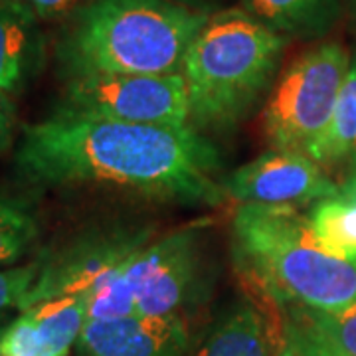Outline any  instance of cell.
I'll return each mask as SVG.
<instances>
[{"instance_id": "cell-11", "label": "cell", "mask_w": 356, "mask_h": 356, "mask_svg": "<svg viewBox=\"0 0 356 356\" xmlns=\"http://www.w3.org/2000/svg\"><path fill=\"white\" fill-rule=\"evenodd\" d=\"M86 323V297L40 301L0 331V356H65L77 344Z\"/></svg>"}, {"instance_id": "cell-24", "label": "cell", "mask_w": 356, "mask_h": 356, "mask_svg": "<svg viewBox=\"0 0 356 356\" xmlns=\"http://www.w3.org/2000/svg\"><path fill=\"white\" fill-rule=\"evenodd\" d=\"M275 356H299V353L295 350V346H293L285 337H281V343L280 348L275 350Z\"/></svg>"}, {"instance_id": "cell-4", "label": "cell", "mask_w": 356, "mask_h": 356, "mask_svg": "<svg viewBox=\"0 0 356 356\" xmlns=\"http://www.w3.org/2000/svg\"><path fill=\"white\" fill-rule=\"evenodd\" d=\"M285 42L245 10L210 16L180 67L191 127L224 131L243 119L275 76Z\"/></svg>"}, {"instance_id": "cell-21", "label": "cell", "mask_w": 356, "mask_h": 356, "mask_svg": "<svg viewBox=\"0 0 356 356\" xmlns=\"http://www.w3.org/2000/svg\"><path fill=\"white\" fill-rule=\"evenodd\" d=\"M26 13L32 14L38 22H51L72 16L88 0H14Z\"/></svg>"}, {"instance_id": "cell-3", "label": "cell", "mask_w": 356, "mask_h": 356, "mask_svg": "<svg viewBox=\"0 0 356 356\" xmlns=\"http://www.w3.org/2000/svg\"><path fill=\"white\" fill-rule=\"evenodd\" d=\"M232 248L243 275L275 303L321 313L356 303V259L327 254L299 208L240 204Z\"/></svg>"}, {"instance_id": "cell-17", "label": "cell", "mask_w": 356, "mask_h": 356, "mask_svg": "<svg viewBox=\"0 0 356 356\" xmlns=\"http://www.w3.org/2000/svg\"><path fill=\"white\" fill-rule=\"evenodd\" d=\"M38 236V222L24 202L0 194V269L13 266Z\"/></svg>"}, {"instance_id": "cell-7", "label": "cell", "mask_w": 356, "mask_h": 356, "mask_svg": "<svg viewBox=\"0 0 356 356\" xmlns=\"http://www.w3.org/2000/svg\"><path fill=\"white\" fill-rule=\"evenodd\" d=\"M65 107L123 123L191 127L188 89L180 72L70 77Z\"/></svg>"}, {"instance_id": "cell-23", "label": "cell", "mask_w": 356, "mask_h": 356, "mask_svg": "<svg viewBox=\"0 0 356 356\" xmlns=\"http://www.w3.org/2000/svg\"><path fill=\"white\" fill-rule=\"evenodd\" d=\"M348 175L344 178L343 184H339V194L346 198V200H350L353 204H356V159L355 161H350L348 163Z\"/></svg>"}, {"instance_id": "cell-13", "label": "cell", "mask_w": 356, "mask_h": 356, "mask_svg": "<svg viewBox=\"0 0 356 356\" xmlns=\"http://www.w3.org/2000/svg\"><path fill=\"white\" fill-rule=\"evenodd\" d=\"M188 356H269L266 321L250 303L234 307Z\"/></svg>"}, {"instance_id": "cell-9", "label": "cell", "mask_w": 356, "mask_h": 356, "mask_svg": "<svg viewBox=\"0 0 356 356\" xmlns=\"http://www.w3.org/2000/svg\"><path fill=\"white\" fill-rule=\"evenodd\" d=\"M222 188L228 198L242 204L291 208L317 204L339 194V184L311 156L275 149L236 168L222 180Z\"/></svg>"}, {"instance_id": "cell-1", "label": "cell", "mask_w": 356, "mask_h": 356, "mask_svg": "<svg viewBox=\"0 0 356 356\" xmlns=\"http://www.w3.org/2000/svg\"><path fill=\"white\" fill-rule=\"evenodd\" d=\"M24 178L42 186L93 184L154 200L218 206V151L192 127L123 123L62 107L24 129L16 153Z\"/></svg>"}, {"instance_id": "cell-18", "label": "cell", "mask_w": 356, "mask_h": 356, "mask_svg": "<svg viewBox=\"0 0 356 356\" xmlns=\"http://www.w3.org/2000/svg\"><path fill=\"white\" fill-rule=\"evenodd\" d=\"M299 309L327 341L339 346L344 355L356 356V303L341 313H321L307 307Z\"/></svg>"}, {"instance_id": "cell-8", "label": "cell", "mask_w": 356, "mask_h": 356, "mask_svg": "<svg viewBox=\"0 0 356 356\" xmlns=\"http://www.w3.org/2000/svg\"><path fill=\"white\" fill-rule=\"evenodd\" d=\"M151 242L153 228L129 224L97 228L79 236L42 264L38 280L26 295L20 311L56 297L88 299Z\"/></svg>"}, {"instance_id": "cell-19", "label": "cell", "mask_w": 356, "mask_h": 356, "mask_svg": "<svg viewBox=\"0 0 356 356\" xmlns=\"http://www.w3.org/2000/svg\"><path fill=\"white\" fill-rule=\"evenodd\" d=\"M283 337L295 346L299 356H348L339 346L327 341L321 332L307 321L303 311L297 305H289Z\"/></svg>"}, {"instance_id": "cell-6", "label": "cell", "mask_w": 356, "mask_h": 356, "mask_svg": "<svg viewBox=\"0 0 356 356\" xmlns=\"http://www.w3.org/2000/svg\"><path fill=\"white\" fill-rule=\"evenodd\" d=\"M348 67V51L334 42L301 54L287 67L264 109L271 149L307 154L331 121Z\"/></svg>"}, {"instance_id": "cell-15", "label": "cell", "mask_w": 356, "mask_h": 356, "mask_svg": "<svg viewBox=\"0 0 356 356\" xmlns=\"http://www.w3.org/2000/svg\"><path fill=\"white\" fill-rule=\"evenodd\" d=\"M307 156L318 166L350 163L356 159V58L350 60L331 121L307 151Z\"/></svg>"}, {"instance_id": "cell-2", "label": "cell", "mask_w": 356, "mask_h": 356, "mask_svg": "<svg viewBox=\"0 0 356 356\" xmlns=\"http://www.w3.org/2000/svg\"><path fill=\"white\" fill-rule=\"evenodd\" d=\"M208 14L170 0H88L58 42L67 77L178 74Z\"/></svg>"}, {"instance_id": "cell-10", "label": "cell", "mask_w": 356, "mask_h": 356, "mask_svg": "<svg viewBox=\"0 0 356 356\" xmlns=\"http://www.w3.org/2000/svg\"><path fill=\"white\" fill-rule=\"evenodd\" d=\"M76 346L79 356H188L191 334L180 315L88 318Z\"/></svg>"}, {"instance_id": "cell-12", "label": "cell", "mask_w": 356, "mask_h": 356, "mask_svg": "<svg viewBox=\"0 0 356 356\" xmlns=\"http://www.w3.org/2000/svg\"><path fill=\"white\" fill-rule=\"evenodd\" d=\"M44 64L40 22L14 0H0V91L14 95Z\"/></svg>"}, {"instance_id": "cell-22", "label": "cell", "mask_w": 356, "mask_h": 356, "mask_svg": "<svg viewBox=\"0 0 356 356\" xmlns=\"http://www.w3.org/2000/svg\"><path fill=\"white\" fill-rule=\"evenodd\" d=\"M14 129V105L10 95L0 91V149H4L13 139Z\"/></svg>"}, {"instance_id": "cell-5", "label": "cell", "mask_w": 356, "mask_h": 356, "mask_svg": "<svg viewBox=\"0 0 356 356\" xmlns=\"http://www.w3.org/2000/svg\"><path fill=\"white\" fill-rule=\"evenodd\" d=\"M198 271L196 228L172 232L145 245L89 295L88 318L177 317L192 301Z\"/></svg>"}, {"instance_id": "cell-14", "label": "cell", "mask_w": 356, "mask_h": 356, "mask_svg": "<svg viewBox=\"0 0 356 356\" xmlns=\"http://www.w3.org/2000/svg\"><path fill=\"white\" fill-rule=\"evenodd\" d=\"M339 0H243V10L281 36H309L329 24Z\"/></svg>"}, {"instance_id": "cell-20", "label": "cell", "mask_w": 356, "mask_h": 356, "mask_svg": "<svg viewBox=\"0 0 356 356\" xmlns=\"http://www.w3.org/2000/svg\"><path fill=\"white\" fill-rule=\"evenodd\" d=\"M42 264H28L20 267H2L0 269V318L8 311H20V305L28 291L36 283Z\"/></svg>"}, {"instance_id": "cell-16", "label": "cell", "mask_w": 356, "mask_h": 356, "mask_svg": "<svg viewBox=\"0 0 356 356\" xmlns=\"http://www.w3.org/2000/svg\"><path fill=\"white\" fill-rule=\"evenodd\" d=\"M315 242L332 257L356 259V204L341 194L318 200L307 214Z\"/></svg>"}]
</instances>
